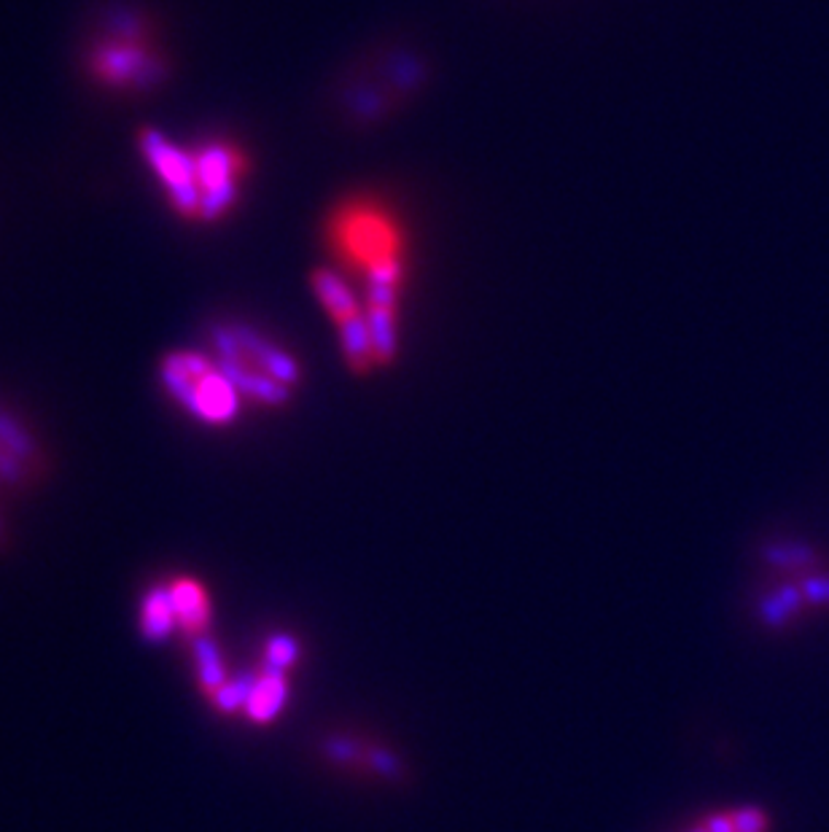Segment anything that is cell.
<instances>
[{
  "instance_id": "obj_4",
  "label": "cell",
  "mask_w": 829,
  "mask_h": 832,
  "mask_svg": "<svg viewBox=\"0 0 829 832\" xmlns=\"http://www.w3.org/2000/svg\"><path fill=\"white\" fill-rule=\"evenodd\" d=\"M160 380L170 396L208 426H227L238 415L240 391L223 372L219 359L199 350H175L164 356Z\"/></svg>"
},
{
  "instance_id": "obj_11",
  "label": "cell",
  "mask_w": 829,
  "mask_h": 832,
  "mask_svg": "<svg viewBox=\"0 0 829 832\" xmlns=\"http://www.w3.org/2000/svg\"><path fill=\"white\" fill-rule=\"evenodd\" d=\"M770 561H779V564H803L810 558L808 547H797V544H786V547H773L768 550Z\"/></svg>"
},
{
  "instance_id": "obj_8",
  "label": "cell",
  "mask_w": 829,
  "mask_h": 832,
  "mask_svg": "<svg viewBox=\"0 0 829 832\" xmlns=\"http://www.w3.org/2000/svg\"><path fill=\"white\" fill-rule=\"evenodd\" d=\"M286 701V684L278 673H269L264 677L262 682L251 684V695H249V712L254 714L256 719H269Z\"/></svg>"
},
{
  "instance_id": "obj_2",
  "label": "cell",
  "mask_w": 829,
  "mask_h": 832,
  "mask_svg": "<svg viewBox=\"0 0 829 832\" xmlns=\"http://www.w3.org/2000/svg\"><path fill=\"white\" fill-rule=\"evenodd\" d=\"M140 154L157 175L179 216L216 221L240 200L249 178V154L232 140H205L184 146L160 130H140Z\"/></svg>"
},
{
  "instance_id": "obj_3",
  "label": "cell",
  "mask_w": 829,
  "mask_h": 832,
  "mask_svg": "<svg viewBox=\"0 0 829 832\" xmlns=\"http://www.w3.org/2000/svg\"><path fill=\"white\" fill-rule=\"evenodd\" d=\"M216 359L240 396L262 407H280L299 385V365L286 348L243 324H223L214 332Z\"/></svg>"
},
{
  "instance_id": "obj_13",
  "label": "cell",
  "mask_w": 829,
  "mask_h": 832,
  "mask_svg": "<svg viewBox=\"0 0 829 832\" xmlns=\"http://www.w3.org/2000/svg\"><path fill=\"white\" fill-rule=\"evenodd\" d=\"M293 660V647L291 642H286V638H280V642H275L273 647H269V663H273L275 668H286L291 666Z\"/></svg>"
},
{
  "instance_id": "obj_5",
  "label": "cell",
  "mask_w": 829,
  "mask_h": 832,
  "mask_svg": "<svg viewBox=\"0 0 829 832\" xmlns=\"http://www.w3.org/2000/svg\"><path fill=\"white\" fill-rule=\"evenodd\" d=\"M92 76L116 90H143L162 79V57L135 16H122L92 46Z\"/></svg>"
},
{
  "instance_id": "obj_7",
  "label": "cell",
  "mask_w": 829,
  "mask_h": 832,
  "mask_svg": "<svg viewBox=\"0 0 829 832\" xmlns=\"http://www.w3.org/2000/svg\"><path fill=\"white\" fill-rule=\"evenodd\" d=\"M168 596L170 603H173L175 623L184 625L186 631L203 628L205 620H208V599H205L203 585H197L194 579H179L168 590Z\"/></svg>"
},
{
  "instance_id": "obj_12",
  "label": "cell",
  "mask_w": 829,
  "mask_h": 832,
  "mask_svg": "<svg viewBox=\"0 0 829 832\" xmlns=\"http://www.w3.org/2000/svg\"><path fill=\"white\" fill-rule=\"evenodd\" d=\"M735 832H765V813L740 811L735 817Z\"/></svg>"
},
{
  "instance_id": "obj_6",
  "label": "cell",
  "mask_w": 829,
  "mask_h": 832,
  "mask_svg": "<svg viewBox=\"0 0 829 832\" xmlns=\"http://www.w3.org/2000/svg\"><path fill=\"white\" fill-rule=\"evenodd\" d=\"M310 286H313L321 308L326 310V315L337 326L345 361H348L350 369L367 372V369L380 367L378 354H375L367 304H364V297L356 294L350 280L337 269H315Z\"/></svg>"
},
{
  "instance_id": "obj_1",
  "label": "cell",
  "mask_w": 829,
  "mask_h": 832,
  "mask_svg": "<svg viewBox=\"0 0 829 832\" xmlns=\"http://www.w3.org/2000/svg\"><path fill=\"white\" fill-rule=\"evenodd\" d=\"M329 251L364 284L378 365H391L399 348V302L407 275V238L402 219L385 203L350 197L326 221Z\"/></svg>"
},
{
  "instance_id": "obj_9",
  "label": "cell",
  "mask_w": 829,
  "mask_h": 832,
  "mask_svg": "<svg viewBox=\"0 0 829 832\" xmlns=\"http://www.w3.org/2000/svg\"><path fill=\"white\" fill-rule=\"evenodd\" d=\"M143 631L149 638H164L175 625L173 603H170L168 590H154L143 601Z\"/></svg>"
},
{
  "instance_id": "obj_10",
  "label": "cell",
  "mask_w": 829,
  "mask_h": 832,
  "mask_svg": "<svg viewBox=\"0 0 829 832\" xmlns=\"http://www.w3.org/2000/svg\"><path fill=\"white\" fill-rule=\"evenodd\" d=\"M803 601H805L803 590H797V588L779 590L773 599L765 601V606H762V617L768 620V625H784L792 614L799 612Z\"/></svg>"
},
{
  "instance_id": "obj_14",
  "label": "cell",
  "mask_w": 829,
  "mask_h": 832,
  "mask_svg": "<svg viewBox=\"0 0 829 832\" xmlns=\"http://www.w3.org/2000/svg\"><path fill=\"white\" fill-rule=\"evenodd\" d=\"M803 596L814 603H827L829 601V579H808L803 585Z\"/></svg>"
}]
</instances>
